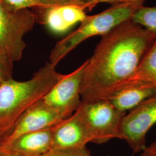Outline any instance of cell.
Masks as SVG:
<instances>
[{
    "mask_svg": "<svg viewBox=\"0 0 156 156\" xmlns=\"http://www.w3.org/2000/svg\"><path fill=\"white\" fill-rule=\"evenodd\" d=\"M140 156H156V140L148 146H146Z\"/></svg>",
    "mask_w": 156,
    "mask_h": 156,
    "instance_id": "obj_20",
    "label": "cell"
},
{
    "mask_svg": "<svg viewBox=\"0 0 156 156\" xmlns=\"http://www.w3.org/2000/svg\"><path fill=\"white\" fill-rule=\"evenodd\" d=\"M0 2L9 11L16 12L31 8L44 7L37 0H0Z\"/></svg>",
    "mask_w": 156,
    "mask_h": 156,
    "instance_id": "obj_15",
    "label": "cell"
},
{
    "mask_svg": "<svg viewBox=\"0 0 156 156\" xmlns=\"http://www.w3.org/2000/svg\"><path fill=\"white\" fill-rule=\"evenodd\" d=\"M145 0L113 5L104 11L87 16L76 30L57 42L49 56L50 64L56 68L67 55L84 41L108 33L120 24L131 20L135 12L144 5Z\"/></svg>",
    "mask_w": 156,
    "mask_h": 156,
    "instance_id": "obj_3",
    "label": "cell"
},
{
    "mask_svg": "<svg viewBox=\"0 0 156 156\" xmlns=\"http://www.w3.org/2000/svg\"><path fill=\"white\" fill-rule=\"evenodd\" d=\"M64 120L40 99L23 113L9 133L1 140L0 149L23 134L51 128Z\"/></svg>",
    "mask_w": 156,
    "mask_h": 156,
    "instance_id": "obj_8",
    "label": "cell"
},
{
    "mask_svg": "<svg viewBox=\"0 0 156 156\" xmlns=\"http://www.w3.org/2000/svg\"><path fill=\"white\" fill-rule=\"evenodd\" d=\"M91 156V155H90H90H89V156Z\"/></svg>",
    "mask_w": 156,
    "mask_h": 156,
    "instance_id": "obj_22",
    "label": "cell"
},
{
    "mask_svg": "<svg viewBox=\"0 0 156 156\" xmlns=\"http://www.w3.org/2000/svg\"><path fill=\"white\" fill-rule=\"evenodd\" d=\"M0 151H1V149H0Z\"/></svg>",
    "mask_w": 156,
    "mask_h": 156,
    "instance_id": "obj_23",
    "label": "cell"
},
{
    "mask_svg": "<svg viewBox=\"0 0 156 156\" xmlns=\"http://www.w3.org/2000/svg\"><path fill=\"white\" fill-rule=\"evenodd\" d=\"M50 62L27 81L13 78L0 86V142L28 108L41 99L64 77Z\"/></svg>",
    "mask_w": 156,
    "mask_h": 156,
    "instance_id": "obj_2",
    "label": "cell"
},
{
    "mask_svg": "<svg viewBox=\"0 0 156 156\" xmlns=\"http://www.w3.org/2000/svg\"><path fill=\"white\" fill-rule=\"evenodd\" d=\"M156 124V94L130 111L122 119L120 133L122 140L134 153L145 148L147 132Z\"/></svg>",
    "mask_w": 156,
    "mask_h": 156,
    "instance_id": "obj_6",
    "label": "cell"
},
{
    "mask_svg": "<svg viewBox=\"0 0 156 156\" xmlns=\"http://www.w3.org/2000/svg\"><path fill=\"white\" fill-rule=\"evenodd\" d=\"M51 134L52 149H82L93 140L80 107L70 117L52 127Z\"/></svg>",
    "mask_w": 156,
    "mask_h": 156,
    "instance_id": "obj_9",
    "label": "cell"
},
{
    "mask_svg": "<svg viewBox=\"0 0 156 156\" xmlns=\"http://www.w3.org/2000/svg\"><path fill=\"white\" fill-rule=\"evenodd\" d=\"M156 41L131 20L102 35L87 60L80 90L82 103L108 100L122 89Z\"/></svg>",
    "mask_w": 156,
    "mask_h": 156,
    "instance_id": "obj_1",
    "label": "cell"
},
{
    "mask_svg": "<svg viewBox=\"0 0 156 156\" xmlns=\"http://www.w3.org/2000/svg\"><path fill=\"white\" fill-rule=\"evenodd\" d=\"M44 7H51L65 5H75L82 6L79 0H37Z\"/></svg>",
    "mask_w": 156,
    "mask_h": 156,
    "instance_id": "obj_19",
    "label": "cell"
},
{
    "mask_svg": "<svg viewBox=\"0 0 156 156\" xmlns=\"http://www.w3.org/2000/svg\"><path fill=\"white\" fill-rule=\"evenodd\" d=\"M138 83L149 84L156 87V41L123 88Z\"/></svg>",
    "mask_w": 156,
    "mask_h": 156,
    "instance_id": "obj_13",
    "label": "cell"
},
{
    "mask_svg": "<svg viewBox=\"0 0 156 156\" xmlns=\"http://www.w3.org/2000/svg\"><path fill=\"white\" fill-rule=\"evenodd\" d=\"M0 156H18L15 154H13L11 153L7 152V151H0Z\"/></svg>",
    "mask_w": 156,
    "mask_h": 156,
    "instance_id": "obj_21",
    "label": "cell"
},
{
    "mask_svg": "<svg viewBox=\"0 0 156 156\" xmlns=\"http://www.w3.org/2000/svg\"><path fill=\"white\" fill-rule=\"evenodd\" d=\"M90 154L86 147L79 149H51L43 156H87Z\"/></svg>",
    "mask_w": 156,
    "mask_h": 156,
    "instance_id": "obj_17",
    "label": "cell"
},
{
    "mask_svg": "<svg viewBox=\"0 0 156 156\" xmlns=\"http://www.w3.org/2000/svg\"><path fill=\"white\" fill-rule=\"evenodd\" d=\"M80 108L93 136V143L102 144L113 138L122 140L120 126L126 112L118 110L108 100L82 103Z\"/></svg>",
    "mask_w": 156,
    "mask_h": 156,
    "instance_id": "obj_5",
    "label": "cell"
},
{
    "mask_svg": "<svg viewBox=\"0 0 156 156\" xmlns=\"http://www.w3.org/2000/svg\"><path fill=\"white\" fill-rule=\"evenodd\" d=\"M13 62L5 53L0 50V86L12 79Z\"/></svg>",
    "mask_w": 156,
    "mask_h": 156,
    "instance_id": "obj_16",
    "label": "cell"
},
{
    "mask_svg": "<svg viewBox=\"0 0 156 156\" xmlns=\"http://www.w3.org/2000/svg\"><path fill=\"white\" fill-rule=\"evenodd\" d=\"M79 1L80 2L82 6L85 10L87 9L89 11H90L97 4L100 3H109L113 5L119 4L133 2L136 0H79Z\"/></svg>",
    "mask_w": 156,
    "mask_h": 156,
    "instance_id": "obj_18",
    "label": "cell"
},
{
    "mask_svg": "<svg viewBox=\"0 0 156 156\" xmlns=\"http://www.w3.org/2000/svg\"><path fill=\"white\" fill-rule=\"evenodd\" d=\"M131 20L146 29L156 38V6H142L133 15Z\"/></svg>",
    "mask_w": 156,
    "mask_h": 156,
    "instance_id": "obj_14",
    "label": "cell"
},
{
    "mask_svg": "<svg viewBox=\"0 0 156 156\" xmlns=\"http://www.w3.org/2000/svg\"><path fill=\"white\" fill-rule=\"evenodd\" d=\"M87 60L54 86L41 98L46 105L57 112L64 120L73 115L82 104L80 90Z\"/></svg>",
    "mask_w": 156,
    "mask_h": 156,
    "instance_id": "obj_7",
    "label": "cell"
},
{
    "mask_svg": "<svg viewBox=\"0 0 156 156\" xmlns=\"http://www.w3.org/2000/svg\"><path fill=\"white\" fill-rule=\"evenodd\" d=\"M156 94L155 86L146 83L135 84L119 90L108 100L118 110L126 113Z\"/></svg>",
    "mask_w": 156,
    "mask_h": 156,
    "instance_id": "obj_12",
    "label": "cell"
},
{
    "mask_svg": "<svg viewBox=\"0 0 156 156\" xmlns=\"http://www.w3.org/2000/svg\"><path fill=\"white\" fill-rule=\"evenodd\" d=\"M35 8L38 9L37 13H34L37 22L57 34L66 32L76 23L83 22L87 16L83 7L75 5Z\"/></svg>",
    "mask_w": 156,
    "mask_h": 156,
    "instance_id": "obj_10",
    "label": "cell"
},
{
    "mask_svg": "<svg viewBox=\"0 0 156 156\" xmlns=\"http://www.w3.org/2000/svg\"><path fill=\"white\" fill-rule=\"evenodd\" d=\"M51 149V128H48L23 134L1 151L18 156H43Z\"/></svg>",
    "mask_w": 156,
    "mask_h": 156,
    "instance_id": "obj_11",
    "label": "cell"
},
{
    "mask_svg": "<svg viewBox=\"0 0 156 156\" xmlns=\"http://www.w3.org/2000/svg\"><path fill=\"white\" fill-rule=\"evenodd\" d=\"M36 22V16L30 9L9 11L0 2V50L13 62L21 59L26 48L23 37L33 30Z\"/></svg>",
    "mask_w": 156,
    "mask_h": 156,
    "instance_id": "obj_4",
    "label": "cell"
}]
</instances>
